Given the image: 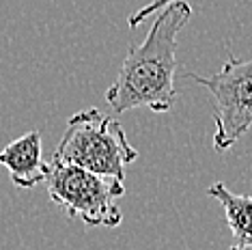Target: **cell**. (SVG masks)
<instances>
[{
    "label": "cell",
    "mask_w": 252,
    "mask_h": 250,
    "mask_svg": "<svg viewBox=\"0 0 252 250\" xmlns=\"http://www.w3.org/2000/svg\"><path fill=\"white\" fill-rule=\"evenodd\" d=\"M190 18V4L186 0H175L153 20L145 41L129 45L119 76L106 91V101L112 112L121 115L136 108H149L159 115L175 106L179 97L175 87L179 32Z\"/></svg>",
    "instance_id": "6da1fadb"
},
{
    "label": "cell",
    "mask_w": 252,
    "mask_h": 250,
    "mask_svg": "<svg viewBox=\"0 0 252 250\" xmlns=\"http://www.w3.org/2000/svg\"><path fill=\"white\" fill-rule=\"evenodd\" d=\"M52 157L125 181V168L138 160V151L129 145L117 119L97 108H87L69 117Z\"/></svg>",
    "instance_id": "7a4b0ae2"
},
{
    "label": "cell",
    "mask_w": 252,
    "mask_h": 250,
    "mask_svg": "<svg viewBox=\"0 0 252 250\" xmlns=\"http://www.w3.org/2000/svg\"><path fill=\"white\" fill-rule=\"evenodd\" d=\"M48 194L69 218H80L87 226H119L123 214L117 198L125 194V181L91 173L76 164L50 160L45 170Z\"/></svg>",
    "instance_id": "3957f363"
},
{
    "label": "cell",
    "mask_w": 252,
    "mask_h": 250,
    "mask_svg": "<svg viewBox=\"0 0 252 250\" xmlns=\"http://www.w3.org/2000/svg\"><path fill=\"white\" fill-rule=\"evenodd\" d=\"M214 99V149L228 151L252 127V59L231 56L214 76L188 73Z\"/></svg>",
    "instance_id": "277c9868"
},
{
    "label": "cell",
    "mask_w": 252,
    "mask_h": 250,
    "mask_svg": "<svg viewBox=\"0 0 252 250\" xmlns=\"http://www.w3.org/2000/svg\"><path fill=\"white\" fill-rule=\"evenodd\" d=\"M0 164L9 170L13 186L28 190L43 184L48 162H43L41 134L37 129H31L18 140L9 143L0 151Z\"/></svg>",
    "instance_id": "5b68a950"
},
{
    "label": "cell",
    "mask_w": 252,
    "mask_h": 250,
    "mask_svg": "<svg viewBox=\"0 0 252 250\" xmlns=\"http://www.w3.org/2000/svg\"><path fill=\"white\" fill-rule=\"evenodd\" d=\"M207 194L216 198L222 207L228 229L233 233V250H246L252 248V196L233 194L222 181H216L207 188Z\"/></svg>",
    "instance_id": "8992f818"
},
{
    "label": "cell",
    "mask_w": 252,
    "mask_h": 250,
    "mask_svg": "<svg viewBox=\"0 0 252 250\" xmlns=\"http://www.w3.org/2000/svg\"><path fill=\"white\" fill-rule=\"evenodd\" d=\"M170 2H175V0H149V2L145 4L142 9H138L136 13H131L129 18H127V24L129 28H138L142 22L149 20V15H153L156 11H162L166 4H170Z\"/></svg>",
    "instance_id": "52a82bcc"
}]
</instances>
